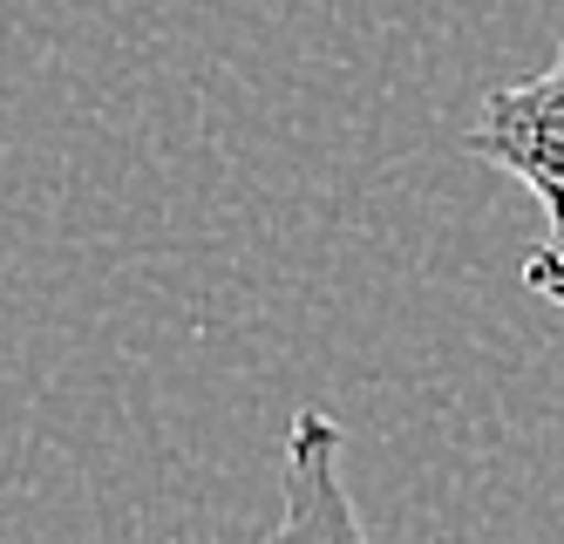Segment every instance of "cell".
<instances>
[{
	"instance_id": "1",
	"label": "cell",
	"mask_w": 564,
	"mask_h": 544,
	"mask_svg": "<svg viewBox=\"0 0 564 544\" xmlns=\"http://www.w3.org/2000/svg\"><path fill=\"white\" fill-rule=\"evenodd\" d=\"M463 150L476 163H497L544 204V218H564V49L544 75L490 89L463 130Z\"/></svg>"
},
{
	"instance_id": "2",
	"label": "cell",
	"mask_w": 564,
	"mask_h": 544,
	"mask_svg": "<svg viewBox=\"0 0 564 544\" xmlns=\"http://www.w3.org/2000/svg\"><path fill=\"white\" fill-rule=\"evenodd\" d=\"M279 524L265 544H368L360 511L340 477V423L327 408H300L286 429V470H279Z\"/></svg>"
},
{
	"instance_id": "3",
	"label": "cell",
	"mask_w": 564,
	"mask_h": 544,
	"mask_svg": "<svg viewBox=\"0 0 564 544\" xmlns=\"http://www.w3.org/2000/svg\"><path fill=\"white\" fill-rule=\"evenodd\" d=\"M523 286H531V292H544V300H557V307H564V218H551L544 245H538L531 259H523Z\"/></svg>"
}]
</instances>
